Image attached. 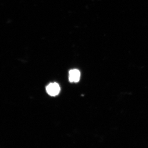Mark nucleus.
<instances>
[{"mask_svg":"<svg viewBox=\"0 0 148 148\" xmlns=\"http://www.w3.org/2000/svg\"><path fill=\"white\" fill-rule=\"evenodd\" d=\"M80 72L78 70L74 69L69 72V80L71 82H78L80 79Z\"/></svg>","mask_w":148,"mask_h":148,"instance_id":"2","label":"nucleus"},{"mask_svg":"<svg viewBox=\"0 0 148 148\" xmlns=\"http://www.w3.org/2000/svg\"><path fill=\"white\" fill-rule=\"evenodd\" d=\"M60 90V86L58 83L56 82L50 83L46 87V90L47 93L53 97L58 95Z\"/></svg>","mask_w":148,"mask_h":148,"instance_id":"1","label":"nucleus"}]
</instances>
